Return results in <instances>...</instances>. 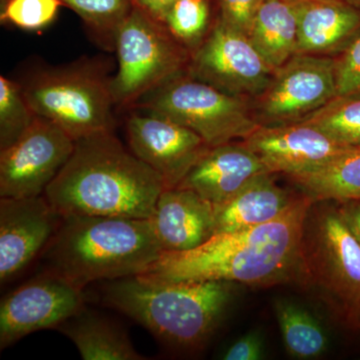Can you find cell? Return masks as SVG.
<instances>
[{
	"label": "cell",
	"mask_w": 360,
	"mask_h": 360,
	"mask_svg": "<svg viewBox=\"0 0 360 360\" xmlns=\"http://www.w3.org/2000/svg\"><path fill=\"white\" fill-rule=\"evenodd\" d=\"M60 0H7L1 20L27 30L49 25L56 18Z\"/></svg>",
	"instance_id": "cell-28"
},
{
	"label": "cell",
	"mask_w": 360,
	"mask_h": 360,
	"mask_svg": "<svg viewBox=\"0 0 360 360\" xmlns=\"http://www.w3.org/2000/svg\"><path fill=\"white\" fill-rule=\"evenodd\" d=\"M177 0H132L134 6L165 25L168 13Z\"/></svg>",
	"instance_id": "cell-32"
},
{
	"label": "cell",
	"mask_w": 360,
	"mask_h": 360,
	"mask_svg": "<svg viewBox=\"0 0 360 360\" xmlns=\"http://www.w3.org/2000/svg\"><path fill=\"white\" fill-rule=\"evenodd\" d=\"M336 96L335 58L295 54L251 108L260 127H279L304 122Z\"/></svg>",
	"instance_id": "cell-9"
},
{
	"label": "cell",
	"mask_w": 360,
	"mask_h": 360,
	"mask_svg": "<svg viewBox=\"0 0 360 360\" xmlns=\"http://www.w3.org/2000/svg\"><path fill=\"white\" fill-rule=\"evenodd\" d=\"M127 134L130 150L160 175L167 188L179 186L210 148L193 130L146 111L129 115Z\"/></svg>",
	"instance_id": "cell-13"
},
{
	"label": "cell",
	"mask_w": 360,
	"mask_h": 360,
	"mask_svg": "<svg viewBox=\"0 0 360 360\" xmlns=\"http://www.w3.org/2000/svg\"><path fill=\"white\" fill-rule=\"evenodd\" d=\"M210 14L207 0H177L165 25L180 44L195 51L208 33Z\"/></svg>",
	"instance_id": "cell-26"
},
{
	"label": "cell",
	"mask_w": 360,
	"mask_h": 360,
	"mask_svg": "<svg viewBox=\"0 0 360 360\" xmlns=\"http://www.w3.org/2000/svg\"><path fill=\"white\" fill-rule=\"evenodd\" d=\"M75 143L58 124L35 116L18 141L0 150V198L44 195L70 160Z\"/></svg>",
	"instance_id": "cell-11"
},
{
	"label": "cell",
	"mask_w": 360,
	"mask_h": 360,
	"mask_svg": "<svg viewBox=\"0 0 360 360\" xmlns=\"http://www.w3.org/2000/svg\"><path fill=\"white\" fill-rule=\"evenodd\" d=\"M35 116L21 85L4 75L0 77V150L18 141L30 129Z\"/></svg>",
	"instance_id": "cell-25"
},
{
	"label": "cell",
	"mask_w": 360,
	"mask_h": 360,
	"mask_svg": "<svg viewBox=\"0 0 360 360\" xmlns=\"http://www.w3.org/2000/svg\"><path fill=\"white\" fill-rule=\"evenodd\" d=\"M286 352L297 359H314L328 349V338L314 315L286 300L274 302Z\"/></svg>",
	"instance_id": "cell-23"
},
{
	"label": "cell",
	"mask_w": 360,
	"mask_h": 360,
	"mask_svg": "<svg viewBox=\"0 0 360 360\" xmlns=\"http://www.w3.org/2000/svg\"><path fill=\"white\" fill-rule=\"evenodd\" d=\"M243 141L270 174L285 176L321 167L347 148L305 122L259 127Z\"/></svg>",
	"instance_id": "cell-15"
},
{
	"label": "cell",
	"mask_w": 360,
	"mask_h": 360,
	"mask_svg": "<svg viewBox=\"0 0 360 360\" xmlns=\"http://www.w3.org/2000/svg\"><path fill=\"white\" fill-rule=\"evenodd\" d=\"M286 177L314 202L360 201V146L345 148L321 167Z\"/></svg>",
	"instance_id": "cell-20"
},
{
	"label": "cell",
	"mask_w": 360,
	"mask_h": 360,
	"mask_svg": "<svg viewBox=\"0 0 360 360\" xmlns=\"http://www.w3.org/2000/svg\"><path fill=\"white\" fill-rule=\"evenodd\" d=\"M84 310V290L46 269L2 298L0 348L35 331L58 328Z\"/></svg>",
	"instance_id": "cell-12"
},
{
	"label": "cell",
	"mask_w": 360,
	"mask_h": 360,
	"mask_svg": "<svg viewBox=\"0 0 360 360\" xmlns=\"http://www.w3.org/2000/svg\"><path fill=\"white\" fill-rule=\"evenodd\" d=\"M304 122L341 146H360V96H335Z\"/></svg>",
	"instance_id": "cell-24"
},
{
	"label": "cell",
	"mask_w": 360,
	"mask_h": 360,
	"mask_svg": "<svg viewBox=\"0 0 360 360\" xmlns=\"http://www.w3.org/2000/svg\"><path fill=\"white\" fill-rule=\"evenodd\" d=\"M63 215L44 198H0V283L11 281L44 252Z\"/></svg>",
	"instance_id": "cell-14"
},
{
	"label": "cell",
	"mask_w": 360,
	"mask_h": 360,
	"mask_svg": "<svg viewBox=\"0 0 360 360\" xmlns=\"http://www.w3.org/2000/svg\"><path fill=\"white\" fill-rule=\"evenodd\" d=\"M265 174L270 172L243 141H231L210 148L177 187L191 189L217 206Z\"/></svg>",
	"instance_id": "cell-16"
},
{
	"label": "cell",
	"mask_w": 360,
	"mask_h": 360,
	"mask_svg": "<svg viewBox=\"0 0 360 360\" xmlns=\"http://www.w3.org/2000/svg\"><path fill=\"white\" fill-rule=\"evenodd\" d=\"M118 70L110 82L115 104L134 106L142 96L181 75L188 49L167 26L134 6L115 34Z\"/></svg>",
	"instance_id": "cell-8"
},
{
	"label": "cell",
	"mask_w": 360,
	"mask_h": 360,
	"mask_svg": "<svg viewBox=\"0 0 360 360\" xmlns=\"http://www.w3.org/2000/svg\"><path fill=\"white\" fill-rule=\"evenodd\" d=\"M264 340L257 331L248 333L238 338L227 348L222 359L225 360H259L264 357Z\"/></svg>",
	"instance_id": "cell-31"
},
{
	"label": "cell",
	"mask_w": 360,
	"mask_h": 360,
	"mask_svg": "<svg viewBox=\"0 0 360 360\" xmlns=\"http://www.w3.org/2000/svg\"><path fill=\"white\" fill-rule=\"evenodd\" d=\"M165 181L113 131L75 141L70 160L44 195L61 215L148 219Z\"/></svg>",
	"instance_id": "cell-2"
},
{
	"label": "cell",
	"mask_w": 360,
	"mask_h": 360,
	"mask_svg": "<svg viewBox=\"0 0 360 360\" xmlns=\"http://www.w3.org/2000/svg\"><path fill=\"white\" fill-rule=\"evenodd\" d=\"M296 54L336 58L360 32V11L342 0H298Z\"/></svg>",
	"instance_id": "cell-18"
},
{
	"label": "cell",
	"mask_w": 360,
	"mask_h": 360,
	"mask_svg": "<svg viewBox=\"0 0 360 360\" xmlns=\"http://www.w3.org/2000/svg\"><path fill=\"white\" fill-rule=\"evenodd\" d=\"M285 1L291 2V4H295V2L298 1V0H285Z\"/></svg>",
	"instance_id": "cell-36"
},
{
	"label": "cell",
	"mask_w": 360,
	"mask_h": 360,
	"mask_svg": "<svg viewBox=\"0 0 360 360\" xmlns=\"http://www.w3.org/2000/svg\"><path fill=\"white\" fill-rule=\"evenodd\" d=\"M336 203L345 222L360 243V201H343Z\"/></svg>",
	"instance_id": "cell-33"
},
{
	"label": "cell",
	"mask_w": 360,
	"mask_h": 360,
	"mask_svg": "<svg viewBox=\"0 0 360 360\" xmlns=\"http://www.w3.org/2000/svg\"><path fill=\"white\" fill-rule=\"evenodd\" d=\"M297 283L319 291L343 321L360 302V243L336 201L310 205L300 240Z\"/></svg>",
	"instance_id": "cell-5"
},
{
	"label": "cell",
	"mask_w": 360,
	"mask_h": 360,
	"mask_svg": "<svg viewBox=\"0 0 360 360\" xmlns=\"http://www.w3.org/2000/svg\"><path fill=\"white\" fill-rule=\"evenodd\" d=\"M134 106L193 130L210 148L243 141L260 127L248 99L225 94L188 73L151 90Z\"/></svg>",
	"instance_id": "cell-6"
},
{
	"label": "cell",
	"mask_w": 360,
	"mask_h": 360,
	"mask_svg": "<svg viewBox=\"0 0 360 360\" xmlns=\"http://www.w3.org/2000/svg\"><path fill=\"white\" fill-rule=\"evenodd\" d=\"M342 1L347 2V4L360 11V0H342Z\"/></svg>",
	"instance_id": "cell-35"
},
{
	"label": "cell",
	"mask_w": 360,
	"mask_h": 360,
	"mask_svg": "<svg viewBox=\"0 0 360 360\" xmlns=\"http://www.w3.org/2000/svg\"><path fill=\"white\" fill-rule=\"evenodd\" d=\"M162 253L150 220L63 215L41 253L46 269L78 288L139 276Z\"/></svg>",
	"instance_id": "cell-3"
},
{
	"label": "cell",
	"mask_w": 360,
	"mask_h": 360,
	"mask_svg": "<svg viewBox=\"0 0 360 360\" xmlns=\"http://www.w3.org/2000/svg\"><path fill=\"white\" fill-rule=\"evenodd\" d=\"M248 37L272 70L281 68L296 54L297 21L293 4L264 0Z\"/></svg>",
	"instance_id": "cell-21"
},
{
	"label": "cell",
	"mask_w": 360,
	"mask_h": 360,
	"mask_svg": "<svg viewBox=\"0 0 360 360\" xmlns=\"http://www.w3.org/2000/svg\"><path fill=\"white\" fill-rule=\"evenodd\" d=\"M149 220L168 252L193 250L214 236V205L191 189L165 188Z\"/></svg>",
	"instance_id": "cell-17"
},
{
	"label": "cell",
	"mask_w": 360,
	"mask_h": 360,
	"mask_svg": "<svg viewBox=\"0 0 360 360\" xmlns=\"http://www.w3.org/2000/svg\"><path fill=\"white\" fill-rule=\"evenodd\" d=\"M336 96H360V32L335 58Z\"/></svg>",
	"instance_id": "cell-29"
},
{
	"label": "cell",
	"mask_w": 360,
	"mask_h": 360,
	"mask_svg": "<svg viewBox=\"0 0 360 360\" xmlns=\"http://www.w3.org/2000/svg\"><path fill=\"white\" fill-rule=\"evenodd\" d=\"M272 175H260L231 200L214 206V234L267 224L290 207L300 195L277 186Z\"/></svg>",
	"instance_id": "cell-19"
},
{
	"label": "cell",
	"mask_w": 360,
	"mask_h": 360,
	"mask_svg": "<svg viewBox=\"0 0 360 360\" xmlns=\"http://www.w3.org/2000/svg\"><path fill=\"white\" fill-rule=\"evenodd\" d=\"M345 322L354 329H360V302L357 303L354 310L348 314Z\"/></svg>",
	"instance_id": "cell-34"
},
{
	"label": "cell",
	"mask_w": 360,
	"mask_h": 360,
	"mask_svg": "<svg viewBox=\"0 0 360 360\" xmlns=\"http://www.w3.org/2000/svg\"><path fill=\"white\" fill-rule=\"evenodd\" d=\"M77 347L84 360H143L122 329L106 319L84 311L58 328Z\"/></svg>",
	"instance_id": "cell-22"
},
{
	"label": "cell",
	"mask_w": 360,
	"mask_h": 360,
	"mask_svg": "<svg viewBox=\"0 0 360 360\" xmlns=\"http://www.w3.org/2000/svg\"><path fill=\"white\" fill-rule=\"evenodd\" d=\"M70 6L96 32L115 37L131 9L132 0H60Z\"/></svg>",
	"instance_id": "cell-27"
},
{
	"label": "cell",
	"mask_w": 360,
	"mask_h": 360,
	"mask_svg": "<svg viewBox=\"0 0 360 360\" xmlns=\"http://www.w3.org/2000/svg\"><path fill=\"white\" fill-rule=\"evenodd\" d=\"M229 281L160 283L139 276L111 281L103 302L169 347L198 349L219 326L233 295Z\"/></svg>",
	"instance_id": "cell-4"
},
{
	"label": "cell",
	"mask_w": 360,
	"mask_h": 360,
	"mask_svg": "<svg viewBox=\"0 0 360 360\" xmlns=\"http://www.w3.org/2000/svg\"><path fill=\"white\" fill-rule=\"evenodd\" d=\"M312 201L300 194L267 224L212 236L186 251H162L139 276L160 283L229 281L250 286L297 283L303 224Z\"/></svg>",
	"instance_id": "cell-1"
},
{
	"label": "cell",
	"mask_w": 360,
	"mask_h": 360,
	"mask_svg": "<svg viewBox=\"0 0 360 360\" xmlns=\"http://www.w3.org/2000/svg\"><path fill=\"white\" fill-rule=\"evenodd\" d=\"M187 68L195 79L248 101L266 89L274 72L250 37L219 20L191 53Z\"/></svg>",
	"instance_id": "cell-10"
},
{
	"label": "cell",
	"mask_w": 360,
	"mask_h": 360,
	"mask_svg": "<svg viewBox=\"0 0 360 360\" xmlns=\"http://www.w3.org/2000/svg\"><path fill=\"white\" fill-rule=\"evenodd\" d=\"M21 89L35 115L56 123L75 141L113 131L110 82L89 66L41 71Z\"/></svg>",
	"instance_id": "cell-7"
},
{
	"label": "cell",
	"mask_w": 360,
	"mask_h": 360,
	"mask_svg": "<svg viewBox=\"0 0 360 360\" xmlns=\"http://www.w3.org/2000/svg\"><path fill=\"white\" fill-rule=\"evenodd\" d=\"M264 0H219L220 22L248 37Z\"/></svg>",
	"instance_id": "cell-30"
}]
</instances>
